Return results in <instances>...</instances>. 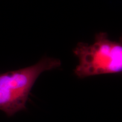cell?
<instances>
[{
	"mask_svg": "<svg viewBox=\"0 0 122 122\" xmlns=\"http://www.w3.org/2000/svg\"><path fill=\"white\" fill-rule=\"evenodd\" d=\"M61 65L58 59L44 57L31 66L0 74V110L11 117L25 109L32 88L40 75Z\"/></svg>",
	"mask_w": 122,
	"mask_h": 122,
	"instance_id": "1",
	"label": "cell"
},
{
	"mask_svg": "<svg viewBox=\"0 0 122 122\" xmlns=\"http://www.w3.org/2000/svg\"><path fill=\"white\" fill-rule=\"evenodd\" d=\"M74 53L79 59L74 72L80 78L122 71L121 40H111L106 32L96 34L94 43L91 45L79 42Z\"/></svg>",
	"mask_w": 122,
	"mask_h": 122,
	"instance_id": "2",
	"label": "cell"
}]
</instances>
